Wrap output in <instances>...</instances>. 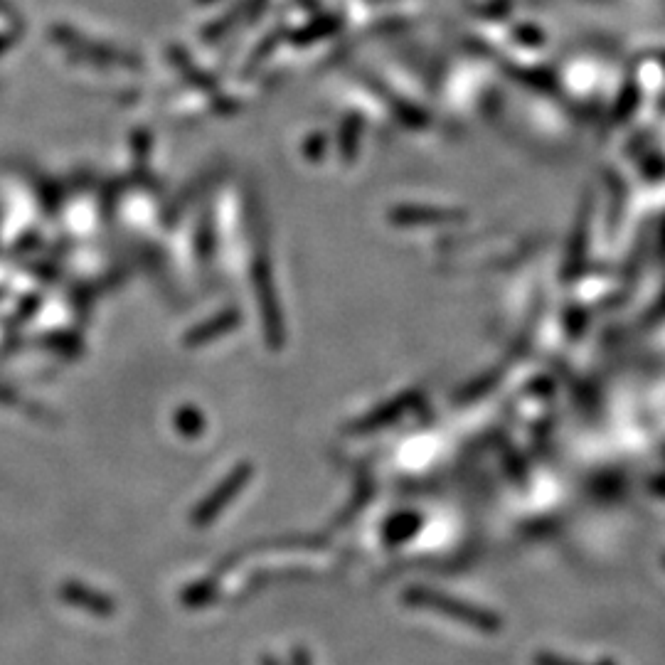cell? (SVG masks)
Returning a JSON list of instances; mask_svg holds the SVG:
<instances>
[{
	"mask_svg": "<svg viewBox=\"0 0 665 665\" xmlns=\"http://www.w3.org/2000/svg\"><path fill=\"white\" fill-rule=\"evenodd\" d=\"M537 665H582L577 661H567V658H560V656H550V653H542V656L535 658ZM601 665H611V663H601Z\"/></svg>",
	"mask_w": 665,
	"mask_h": 665,
	"instance_id": "9",
	"label": "cell"
},
{
	"mask_svg": "<svg viewBox=\"0 0 665 665\" xmlns=\"http://www.w3.org/2000/svg\"><path fill=\"white\" fill-rule=\"evenodd\" d=\"M291 665H311V661H308L306 653H303L301 648H299V651L294 653V661H291Z\"/></svg>",
	"mask_w": 665,
	"mask_h": 665,
	"instance_id": "10",
	"label": "cell"
},
{
	"mask_svg": "<svg viewBox=\"0 0 665 665\" xmlns=\"http://www.w3.org/2000/svg\"><path fill=\"white\" fill-rule=\"evenodd\" d=\"M60 597L65 599L69 606H77V609H84L87 614H92V616H101V619H106V616L114 614V601L106 597V594L94 592V589L87 587V584H79V582L62 584Z\"/></svg>",
	"mask_w": 665,
	"mask_h": 665,
	"instance_id": "5",
	"label": "cell"
},
{
	"mask_svg": "<svg viewBox=\"0 0 665 665\" xmlns=\"http://www.w3.org/2000/svg\"><path fill=\"white\" fill-rule=\"evenodd\" d=\"M175 429L183 436H190V439L200 436L202 429H205V419H202L200 409L183 407L180 412H175Z\"/></svg>",
	"mask_w": 665,
	"mask_h": 665,
	"instance_id": "8",
	"label": "cell"
},
{
	"mask_svg": "<svg viewBox=\"0 0 665 665\" xmlns=\"http://www.w3.org/2000/svg\"><path fill=\"white\" fill-rule=\"evenodd\" d=\"M404 601H407V604H414V606H422V609H432V611H436V614L446 616V619H454V621H459V624L473 626V629H478L483 633L500 631V619L496 614L481 609V606L468 604V601L451 599L441 592H432V589H422V587L407 589Z\"/></svg>",
	"mask_w": 665,
	"mask_h": 665,
	"instance_id": "1",
	"label": "cell"
},
{
	"mask_svg": "<svg viewBox=\"0 0 665 665\" xmlns=\"http://www.w3.org/2000/svg\"><path fill=\"white\" fill-rule=\"evenodd\" d=\"M419 399H422L419 397V392H404V395H399L397 399H390V402L382 404L380 409H372L367 417L360 419V422H355L350 429L358 434H370V432H375V429L390 427V424L399 422V419H402L409 409L417 407Z\"/></svg>",
	"mask_w": 665,
	"mask_h": 665,
	"instance_id": "3",
	"label": "cell"
},
{
	"mask_svg": "<svg viewBox=\"0 0 665 665\" xmlns=\"http://www.w3.org/2000/svg\"><path fill=\"white\" fill-rule=\"evenodd\" d=\"M249 478H252V466L249 464H239L237 468H232L230 476H227L225 481H222L220 486H217L215 491H212L210 496L202 500L198 508L193 510L190 523H193L195 528H207L210 523H215V520L222 515V510H225L227 505L244 491Z\"/></svg>",
	"mask_w": 665,
	"mask_h": 665,
	"instance_id": "2",
	"label": "cell"
},
{
	"mask_svg": "<svg viewBox=\"0 0 665 665\" xmlns=\"http://www.w3.org/2000/svg\"><path fill=\"white\" fill-rule=\"evenodd\" d=\"M257 294H259V306H262V323H264L266 343H269V348H281L286 340L284 316H281L279 301H276V296H274V286H271L269 276L266 274H259Z\"/></svg>",
	"mask_w": 665,
	"mask_h": 665,
	"instance_id": "4",
	"label": "cell"
},
{
	"mask_svg": "<svg viewBox=\"0 0 665 665\" xmlns=\"http://www.w3.org/2000/svg\"><path fill=\"white\" fill-rule=\"evenodd\" d=\"M239 323H242V316H239L237 311H225V313H220V316H212L210 321L200 323V326H195L193 331L185 335V345H190V348H198V345L212 343V340L222 338L225 333L234 331Z\"/></svg>",
	"mask_w": 665,
	"mask_h": 665,
	"instance_id": "6",
	"label": "cell"
},
{
	"mask_svg": "<svg viewBox=\"0 0 665 665\" xmlns=\"http://www.w3.org/2000/svg\"><path fill=\"white\" fill-rule=\"evenodd\" d=\"M419 525H422V518H419V515L414 513L395 515V518L385 525L387 542H390V545H399V542L409 540L412 535H417Z\"/></svg>",
	"mask_w": 665,
	"mask_h": 665,
	"instance_id": "7",
	"label": "cell"
}]
</instances>
